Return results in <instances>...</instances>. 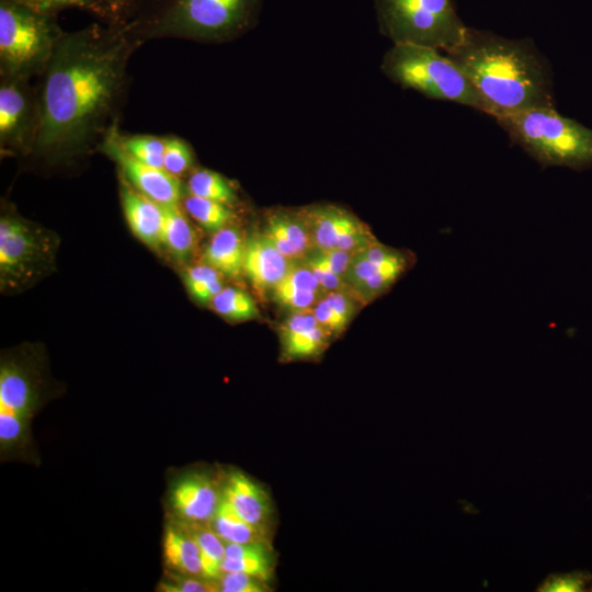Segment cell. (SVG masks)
Returning a JSON list of instances; mask_svg holds the SVG:
<instances>
[{
	"instance_id": "cell-2",
	"label": "cell",
	"mask_w": 592,
	"mask_h": 592,
	"mask_svg": "<svg viewBox=\"0 0 592 592\" xmlns=\"http://www.w3.org/2000/svg\"><path fill=\"white\" fill-rule=\"evenodd\" d=\"M446 55L468 78L482 112L493 118L555 107L551 68L532 39L467 27L460 44Z\"/></svg>"
},
{
	"instance_id": "cell-17",
	"label": "cell",
	"mask_w": 592,
	"mask_h": 592,
	"mask_svg": "<svg viewBox=\"0 0 592 592\" xmlns=\"http://www.w3.org/2000/svg\"><path fill=\"white\" fill-rule=\"evenodd\" d=\"M223 498L250 524L265 530L271 515L270 499L259 483L241 471H231Z\"/></svg>"
},
{
	"instance_id": "cell-22",
	"label": "cell",
	"mask_w": 592,
	"mask_h": 592,
	"mask_svg": "<svg viewBox=\"0 0 592 592\" xmlns=\"http://www.w3.org/2000/svg\"><path fill=\"white\" fill-rule=\"evenodd\" d=\"M163 557L167 565L180 574L202 577L200 548L189 531L174 526L167 528L163 537Z\"/></svg>"
},
{
	"instance_id": "cell-43",
	"label": "cell",
	"mask_w": 592,
	"mask_h": 592,
	"mask_svg": "<svg viewBox=\"0 0 592 592\" xmlns=\"http://www.w3.org/2000/svg\"><path fill=\"white\" fill-rule=\"evenodd\" d=\"M590 591H592V587H591Z\"/></svg>"
},
{
	"instance_id": "cell-5",
	"label": "cell",
	"mask_w": 592,
	"mask_h": 592,
	"mask_svg": "<svg viewBox=\"0 0 592 592\" xmlns=\"http://www.w3.org/2000/svg\"><path fill=\"white\" fill-rule=\"evenodd\" d=\"M384 73L426 98L458 103L482 112L481 101L463 70L439 49L398 43L385 54Z\"/></svg>"
},
{
	"instance_id": "cell-32",
	"label": "cell",
	"mask_w": 592,
	"mask_h": 592,
	"mask_svg": "<svg viewBox=\"0 0 592 592\" xmlns=\"http://www.w3.org/2000/svg\"><path fill=\"white\" fill-rule=\"evenodd\" d=\"M272 291L315 292L326 294L316 275L304 261H294L282 281Z\"/></svg>"
},
{
	"instance_id": "cell-20",
	"label": "cell",
	"mask_w": 592,
	"mask_h": 592,
	"mask_svg": "<svg viewBox=\"0 0 592 592\" xmlns=\"http://www.w3.org/2000/svg\"><path fill=\"white\" fill-rule=\"evenodd\" d=\"M244 252L241 232L227 225L214 232L203 252V262L223 275L238 276L243 272Z\"/></svg>"
},
{
	"instance_id": "cell-28",
	"label": "cell",
	"mask_w": 592,
	"mask_h": 592,
	"mask_svg": "<svg viewBox=\"0 0 592 592\" xmlns=\"http://www.w3.org/2000/svg\"><path fill=\"white\" fill-rule=\"evenodd\" d=\"M200 548L202 577L217 581L221 576L226 543L212 527H200L192 532Z\"/></svg>"
},
{
	"instance_id": "cell-13",
	"label": "cell",
	"mask_w": 592,
	"mask_h": 592,
	"mask_svg": "<svg viewBox=\"0 0 592 592\" xmlns=\"http://www.w3.org/2000/svg\"><path fill=\"white\" fill-rule=\"evenodd\" d=\"M223 498L216 482L206 474H187L172 487L170 503L179 517L203 525L212 522Z\"/></svg>"
},
{
	"instance_id": "cell-41",
	"label": "cell",
	"mask_w": 592,
	"mask_h": 592,
	"mask_svg": "<svg viewBox=\"0 0 592 592\" xmlns=\"http://www.w3.org/2000/svg\"><path fill=\"white\" fill-rule=\"evenodd\" d=\"M311 311L317 321L331 333H338L343 330L325 295L315 304Z\"/></svg>"
},
{
	"instance_id": "cell-1",
	"label": "cell",
	"mask_w": 592,
	"mask_h": 592,
	"mask_svg": "<svg viewBox=\"0 0 592 592\" xmlns=\"http://www.w3.org/2000/svg\"><path fill=\"white\" fill-rule=\"evenodd\" d=\"M137 46L113 22L62 32L42 73L31 152L67 159L103 140L115 126Z\"/></svg>"
},
{
	"instance_id": "cell-29",
	"label": "cell",
	"mask_w": 592,
	"mask_h": 592,
	"mask_svg": "<svg viewBox=\"0 0 592 592\" xmlns=\"http://www.w3.org/2000/svg\"><path fill=\"white\" fill-rule=\"evenodd\" d=\"M183 278L190 296L200 304H210L224 287L221 274L205 263L187 267Z\"/></svg>"
},
{
	"instance_id": "cell-27",
	"label": "cell",
	"mask_w": 592,
	"mask_h": 592,
	"mask_svg": "<svg viewBox=\"0 0 592 592\" xmlns=\"http://www.w3.org/2000/svg\"><path fill=\"white\" fill-rule=\"evenodd\" d=\"M220 316L232 321L257 318L259 309L253 298L237 287H223L209 304Z\"/></svg>"
},
{
	"instance_id": "cell-25",
	"label": "cell",
	"mask_w": 592,
	"mask_h": 592,
	"mask_svg": "<svg viewBox=\"0 0 592 592\" xmlns=\"http://www.w3.org/2000/svg\"><path fill=\"white\" fill-rule=\"evenodd\" d=\"M189 193L195 196L216 201L226 205L236 202L235 189L220 173L208 170H195L187 181Z\"/></svg>"
},
{
	"instance_id": "cell-40",
	"label": "cell",
	"mask_w": 592,
	"mask_h": 592,
	"mask_svg": "<svg viewBox=\"0 0 592 592\" xmlns=\"http://www.w3.org/2000/svg\"><path fill=\"white\" fill-rule=\"evenodd\" d=\"M330 303L342 329L346 327L354 314V303L348 291H332L325 294Z\"/></svg>"
},
{
	"instance_id": "cell-12",
	"label": "cell",
	"mask_w": 592,
	"mask_h": 592,
	"mask_svg": "<svg viewBox=\"0 0 592 592\" xmlns=\"http://www.w3.org/2000/svg\"><path fill=\"white\" fill-rule=\"evenodd\" d=\"M0 144L4 149L30 148L36 118L26 80L1 77Z\"/></svg>"
},
{
	"instance_id": "cell-33",
	"label": "cell",
	"mask_w": 592,
	"mask_h": 592,
	"mask_svg": "<svg viewBox=\"0 0 592 592\" xmlns=\"http://www.w3.org/2000/svg\"><path fill=\"white\" fill-rule=\"evenodd\" d=\"M194 157L191 147L178 137L164 138L163 169L180 177L193 164Z\"/></svg>"
},
{
	"instance_id": "cell-26",
	"label": "cell",
	"mask_w": 592,
	"mask_h": 592,
	"mask_svg": "<svg viewBox=\"0 0 592 592\" xmlns=\"http://www.w3.org/2000/svg\"><path fill=\"white\" fill-rule=\"evenodd\" d=\"M183 209L202 227L214 232L229 225L234 218L228 205L192 194L183 200Z\"/></svg>"
},
{
	"instance_id": "cell-10",
	"label": "cell",
	"mask_w": 592,
	"mask_h": 592,
	"mask_svg": "<svg viewBox=\"0 0 592 592\" xmlns=\"http://www.w3.org/2000/svg\"><path fill=\"white\" fill-rule=\"evenodd\" d=\"M314 248L357 252L377 243L369 227L349 210L331 205H312L301 208Z\"/></svg>"
},
{
	"instance_id": "cell-16",
	"label": "cell",
	"mask_w": 592,
	"mask_h": 592,
	"mask_svg": "<svg viewBox=\"0 0 592 592\" xmlns=\"http://www.w3.org/2000/svg\"><path fill=\"white\" fill-rule=\"evenodd\" d=\"M331 332L315 318L311 309L293 311L281 328L284 354L291 358H305L320 353Z\"/></svg>"
},
{
	"instance_id": "cell-24",
	"label": "cell",
	"mask_w": 592,
	"mask_h": 592,
	"mask_svg": "<svg viewBox=\"0 0 592 592\" xmlns=\"http://www.w3.org/2000/svg\"><path fill=\"white\" fill-rule=\"evenodd\" d=\"M210 523L212 528L225 543L266 542L264 530L239 516L224 498H221L218 510Z\"/></svg>"
},
{
	"instance_id": "cell-35",
	"label": "cell",
	"mask_w": 592,
	"mask_h": 592,
	"mask_svg": "<svg viewBox=\"0 0 592 592\" xmlns=\"http://www.w3.org/2000/svg\"><path fill=\"white\" fill-rule=\"evenodd\" d=\"M218 590L223 592H263L267 590L266 582L240 571L223 572Z\"/></svg>"
},
{
	"instance_id": "cell-8",
	"label": "cell",
	"mask_w": 592,
	"mask_h": 592,
	"mask_svg": "<svg viewBox=\"0 0 592 592\" xmlns=\"http://www.w3.org/2000/svg\"><path fill=\"white\" fill-rule=\"evenodd\" d=\"M55 236L20 216L0 218V283L20 289L45 274L55 261Z\"/></svg>"
},
{
	"instance_id": "cell-14",
	"label": "cell",
	"mask_w": 592,
	"mask_h": 592,
	"mask_svg": "<svg viewBox=\"0 0 592 592\" xmlns=\"http://www.w3.org/2000/svg\"><path fill=\"white\" fill-rule=\"evenodd\" d=\"M121 202L132 232L148 247L159 248L164 223L163 206L135 190L125 179L121 183Z\"/></svg>"
},
{
	"instance_id": "cell-34",
	"label": "cell",
	"mask_w": 592,
	"mask_h": 592,
	"mask_svg": "<svg viewBox=\"0 0 592 592\" xmlns=\"http://www.w3.org/2000/svg\"><path fill=\"white\" fill-rule=\"evenodd\" d=\"M38 12L54 14L68 8L86 10L106 21V13L101 0H14Z\"/></svg>"
},
{
	"instance_id": "cell-23",
	"label": "cell",
	"mask_w": 592,
	"mask_h": 592,
	"mask_svg": "<svg viewBox=\"0 0 592 592\" xmlns=\"http://www.w3.org/2000/svg\"><path fill=\"white\" fill-rule=\"evenodd\" d=\"M164 223L161 236V246L178 261L183 262L191 258L196 246L195 230L192 227L185 210L179 205L163 206Z\"/></svg>"
},
{
	"instance_id": "cell-31",
	"label": "cell",
	"mask_w": 592,
	"mask_h": 592,
	"mask_svg": "<svg viewBox=\"0 0 592 592\" xmlns=\"http://www.w3.org/2000/svg\"><path fill=\"white\" fill-rule=\"evenodd\" d=\"M30 418L12 411L0 410L1 451L22 447L30 439Z\"/></svg>"
},
{
	"instance_id": "cell-30",
	"label": "cell",
	"mask_w": 592,
	"mask_h": 592,
	"mask_svg": "<svg viewBox=\"0 0 592 592\" xmlns=\"http://www.w3.org/2000/svg\"><path fill=\"white\" fill-rule=\"evenodd\" d=\"M118 140L123 148L137 160L163 168L164 138L150 135L125 136L118 132Z\"/></svg>"
},
{
	"instance_id": "cell-39",
	"label": "cell",
	"mask_w": 592,
	"mask_h": 592,
	"mask_svg": "<svg viewBox=\"0 0 592 592\" xmlns=\"http://www.w3.org/2000/svg\"><path fill=\"white\" fill-rule=\"evenodd\" d=\"M172 577L170 582H163L161 588L163 591L169 592H209L219 591L218 582L208 579H196L194 576L182 574Z\"/></svg>"
},
{
	"instance_id": "cell-6",
	"label": "cell",
	"mask_w": 592,
	"mask_h": 592,
	"mask_svg": "<svg viewBox=\"0 0 592 592\" xmlns=\"http://www.w3.org/2000/svg\"><path fill=\"white\" fill-rule=\"evenodd\" d=\"M61 33L56 15L0 0L1 77L27 80L43 73Z\"/></svg>"
},
{
	"instance_id": "cell-9",
	"label": "cell",
	"mask_w": 592,
	"mask_h": 592,
	"mask_svg": "<svg viewBox=\"0 0 592 592\" xmlns=\"http://www.w3.org/2000/svg\"><path fill=\"white\" fill-rule=\"evenodd\" d=\"M412 262L409 252L374 243L353 254L344 274L346 288L362 300L374 299L389 289Z\"/></svg>"
},
{
	"instance_id": "cell-7",
	"label": "cell",
	"mask_w": 592,
	"mask_h": 592,
	"mask_svg": "<svg viewBox=\"0 0 592 592\" xmlns=\"http://www.w3.org/2000/svg\"><path fill=\"white\" fill-rule=\"evenodd\" d=\"M379 27L394 44L411 43L449 53L467 27L453 0H374Z\"/></svg>"
},
{
	"instance_id": "cell-4",
	"label": "cell",
	"mask_w": 592,
	"mask_h": 592,
	"mask_svg": "<svg viewBox=\"0 0 592 592\" xmlns=\"http://www.w3.org/2000/svg\"><path fill=\"white\" fill-rule=\"evenodd\" d=\"M496 121L515 145L544 168H592V129L555 107L531 109Z\"/></svg>"
},
{
	"instance_id": "cell-11",
	"label": "cell",
	"mask_w": 592,
	"mask_h": 592,
	"mask_svg": "<svg viewBox=\"0 0 592 592\" xmlns=\"http://www.w3.org/2000/svg\"><path fill=\"white\" fill-rule=\"evenodd\" d=\"M101 148L119 166L125 180L135 190L162 206L179 205L182 198L180 179L163 168L149 166L130 156L118 140L116 125L107 132Z\"/></svg>"
},
{
	"instance_id": "cell-36",
	"label": "cell",
	"mask_w": 592,
	"mask_h": 592,
	"mask_svg": "<svg viewBox=\"0 0 592 592\" xmlns=\"http://www.w3.org/2000/svg\"><path fill=\"white\" fill-rule=\"evenodd\" d=\"M590 576L581 571L549 576L539 587L543 592H580L584 591Z\"/></svg>"
},
{
	"instance_id": "cell-42",
	"label": "cell",
	"mask_w": 592,
	"mask_h": 592,
	"mask_svg": "<svg viewBox=\"0 0 592 592\" xmlns=\"http://www.w3.org/2000/svg\"><path fill=\"white\" fill-rule=\"evenodd\" d=\"M137 0H101L106 22H119L132 9Z\"/></svg>"
},
{
	"instance_id": "cell-15",
	"label": "cell",
	"mask_w": 592,
	"mask_h": 592,
	"mask_svg": "<svg viewBox=\"0 0 592 592\" xmlns=\"http://www.w3.org/2000/svg\"><path fill=\"white\" fill-rule=\"evenodd\" d=\"M293 262L284 257L263 234L246 240L243 272L259 291L272 289L278 284Z\"/></svg>"
},
{
	"instance_id": "cell-18",
	"label": "cell",
	"mask_w": 592,
	"mask_h": 592,
	"mask_svg": "<svg viewBox=\"0 0 592 592\" xmlns=\"http://www.w3.org/2000/svg\"><path fill=\"white\" fill-rule=\"evenodd\" d=\"M262 234L291 261L305 259L314 249L308 227L298 212L269 214Z\"/></svg>"
},
{
	"instance_id": "cell-38",
	"label": "cell",
	"mask_w": 592,
	"mask_h": 592,
	"mask_svg": "<svg viewBox=\"0 0 592 592\" xmlns=\"http://www.w3.org/2000/svg\"><path fill=\"white\" fill-rule=\"evenodd\" d=\"M275 300L292 311L311 309L315 304L325 295L315 292L296 291H272Z\"/></svg>"
},
{
	"instance_id": "cell-37",
	"label": "cell",
	"mask_w": 592,
	"mask_h": 592,
	"mask_svg": "<svg viewBox=\"0 0 592 592\" xmlns=\"http://www.w3.org/2000/svg\"><path fill=\"white\" fill-rule=\"evenodd\" d=\"M354 252L343 250H325L314 248L306 258H309L334 272L338 275L343 276L351 263Z\"/></svg>"
},
{
	"instance_id": "cell-21",
	"label": "cell",
	"mask_w": 592,
	"mask_h": 592,
	"mask_svg": "<svg viewBox=\"0 0 592 592\" xmlns=\"http://www.w3.org/2000/svg\"><path fill=\"white\" fill-rule=\"evenodd\" d=\"M273 565L267 542L226 543L223 572L240 571L266 582L272 576Z\"/></svg>"
},
{
	"instance_id": "cell-19",
	"label": "cell",
	"mask_w": 592,
	"mask_h": 592,
	"mask_svg": "<svg viewBox=\"0 0 592 592\" xmlns=\"http://www.w3.org/2000/svg\"><path fill=\"white\" fill-rule=\"evenodd\" d=\"M37 387L30 373L13 361L1 363L0 410L32 419L38 408Z\"/></svg>"
},
{
	"instance_id": "cell-3",
	"label": "cell",
	"mask_w": 592,
	"mask_h": 592,
	"mask_svg": "<svg viewBox=\"0 0 592 592\" xmlns=\"http://www.w3.org/2000/svg\"><path fill=\"white\" fill-rule=\"evenodd\" d=\"M262 0H137L118 23L138 46L148 39L225 42L250 30Z\"/></svg>"
}]
</instances>
